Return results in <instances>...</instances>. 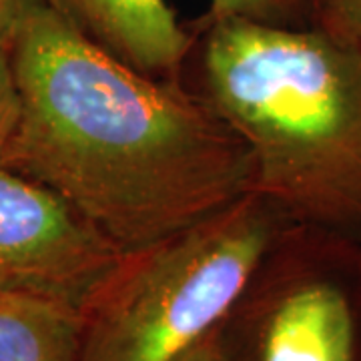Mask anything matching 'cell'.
<instances>
[{"label": "cell", "mask_w": 361, "mask_h": 361, "mask_svg": "<svg viewBox=\"0 0 361 361\" xmlns=\"http://www.w3.org/2000/svg\"><path fill=\"white\" fill-rule=\"evenodd\" d=\"M11 63L18 118L0 167L49 189L121 253L253 193L245 142L199 90L121 63L42 0Z\"/></svg>", "instance_id": "cell-1"}, {"label": "cell", "mask_w": 361, "mask_h": 361, "mask_svg": "<svg viewBox=\"0 0 361 361\" xmlns=\"http://www.w3.org/2000/svg\"><path fill=\"white\" fill-rule=\"evenodd\" d=\"M201 94L283 221L361 235V51L313 26L207 23Z\"/></svg>", "instance_id": "cell-2"}, {"label": "cell", "mask_w": 361, "mask_h": 361, "mask_svg": "<svg viewBox=\"0 0 361 361\" xmlns=\"http://www.w3.org/2000/svg\"><path fill=\"white\" fill-rule=\"evenodd\" d=\"M251 193L155 245L123 253L82 303L80 361H173L217 329L279 243Z\"/></svg>", "instance_id": "cell-3"}, {"label": "cell", "mask_w": 361, "mask_h": 361, "mask_svg": "<svg viewBox=\"0 0 361 361\" xmlns=\"http://www.w3.org/2000/svg\"><path fill=\"white\" fill-rule=\"evenodd\" d=\"M221 361H361V259L281 251L219 325Z\"/></svg>", "instance_id": "cell-4"}, {"label": "cell", "mask_w": 361, "mask_h": 361, "mask_svg": "<svg viewBox=\"0 0 361 361\" xmlns=\"http://www.w3.org/2000/svg\"><path fill=\"white\" fill-rule=\"evenodd\" d=\"M121 255L56 195L0 167V295L82 307Z\"/></svg>", "instance_id": "cell-5"}, {"label": "cell", "mask_w": 361, "mask_h": 361, "mask_svg": "<svg viewBox=\"0 0 361 361\" xmlns=\"http://www.w3.org/2000/svg\"><path fill=\"white\" fill-rule=\"evenodd\" d=\"M92 44L142 75L183 80L195 35L169 0H42Z\"/></svg>", "instance_id": "cell-6"}, {"label": "cell", "mask_w": 361, "mask_h": 361, "mask_svg": "<svg viewBox=\"0 0 361 361\" xmlns=\"http://www.w3.org/2000/svg\"><path fill=\"white\" fill-rule=\"evenodd\" d=\"M82 313L63 301L0 295V361H80Z\"/></svg>", "instance_id": "cell-7"}, {"label": "cell", "mask_w": 361, "mask_h": 361, "mask_svg": "<svg viewBox=\"0 0 361 361\" xmlns=\"http://www.w3.org/2000/svg\"><path fill=\"white\" fill-rule=\"evenodd\" d=\"M211 20L310 26V0H209L207 23Z\"/></svg>", "instance_id": "cell-8"}, {"label": "cell", "mask_w": 361, "mask_h": 361, "mask_svg": "<svg viewBox=\"0 0 361 361\" xmlns=\"http://www.w3.org/2000/svg\"><path fill=\"white\" fill-rule=\"evenodd\" d=\"M310 26L361 51V0H310Z\"/></svg>", "instance_id": "cell-9"}, {"label": "cell", "mask_w": 361, "mask_h": 361, "mask_svg": "<svg viewBox=\"0 0 361 361\" xmlns=\"http://www.w3.org/2000/svg\"><path fill=\"white\" fill-rule=\"evenodd\" d=\"M18 118V90L11 52H0V155L13 135Z\"/></svg>", "instance_id": "cell-10"}, {"label": "cell", "mask_w": 361, "mask_h": 361, "mask_svg": "<svg viewBox=\"0 0 361 361\" xmlns=\"http://www.w3.org/2000/svg\"><path fill=\"white\" fill-rule=\"evenodd\" d=\"M39 0H0V52H13V47L30 11Z\"/></svg>", "instance_id": "cell-11"}, {"label": "cell", "mask_w": 361, "mask_h": 361, "mask_svg": "<svg viewBox=\"0 0 361 361\" xmlns=\"http://www.w3.org/2000/svg\"><path fill=\"white\" fill-rule=\"evenodd\" d=\"M173 361H221L219 327L213 329L211 334H207L201 341L195 343L193 348H189Z\"/></svg>", "instance_id": "cell-12"}]
</instances>
